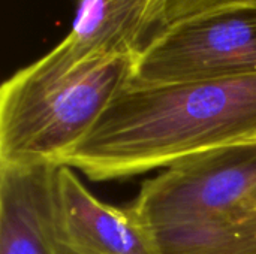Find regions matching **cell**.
Returning <instances> with one entry per match:
<instances>
[{"mask_svg":"<svg viewBox=\"0 0 256 254\" xmlns=\"http://www.w3.org/2000/svg\"><path fill=\"white\" fill-rule=\"evenodd\" d=\"M252 141L256 75L158 85L129 81L63 165L108 181Z\"/></svg>","mask_w":256,"mask_h":254,"instance_id":"6da1fadb","label":"cell"},{"mask_svg":"<svg viewBox=\"0 0 256 254\" xmlns=\"http://www.w3.org/2000/svg\"><path fill=\"white\" fill-rule=\"evenodd\" d=\"M132 204L159 254H256V141L166 168Z\"/></svg>","mask_w":256,"mask_h":254,"instance_id":"7a4b0ae2","label":"cell"},{"mask_svg":"<svg viewBox=\"0 0 256 254\" xmlns=\"http://www.w3.org/2000/svg\"><path fill=\"white\" fill-rule=\"evenodd\" d=\"M135 58H93L74 66L46 54L0 90V166H58L92 132L130 81Z\"/></svg>","mask_w":256,"mask_h":254,"instance_id":"3957f363","label":"cell"},{"mask_svg":"<svg viewBox=\"0 0 256 254\" xmlns=\"http://www.w3.org/2000/svg\"><path fill=\"white\" fill-rule=\"evenodd\" d=\"M256 75V7L212 15L158 37L134 64L144 85L222 81Z\"/></svg>","mask_w":256,"mask_h":254,"instance_id":"277c9868","label":"cell"},{"mask_svg":"<svg viewBox=\"0 0 256 254\" xmlns=\"http://www.w3.org/2000/svg\"><path fill=\"white\" fill-rule=\"evenodd\" d=\"M50 222L58 254H159L134 204L100 201L64 165L51 171Z\"/></svg>","mask_w":256,"mask_h":254,"instance_id":"5b68a950","label":"cell"},{"mask_svg":"<svg viewBox=\"0 0 256 254\" xmlns=\"http://www.w3.org/2000/svg\"><path fill=\"white\" fill-rule=\"evenodd\" d=\"M69 33L46 55L74 66L93 58L132 57L141 52L146 18L153 0H75Z\"/></svg>","mask_w":256,"mask_h":254,"instance_id":"8992f818","label":"cell"},{"mask_svg":"<svg viewBox=\"0 0 256 254\" xmlns=\"http://www.w3.org/2000/svg\"><path fill=\"white\" fill-rule=\"evenodd\" d=\"M54 166H0V254H58L50 222Z\"/></svg>","mask_w":256,"mask_h":254,"instance_id":"52a82bcc","label":"cell"},{"mask_svg":"<svg viewBox=\"0 0 256 254\" xmlns=\"http://www.w3.org/2000/svg\"><path fill=\"white\" fill-rule=\"evenodd\" d=\"M250 7H256V0H153L144 24L141 52L158 37L178 25L212 15Z\"/></svg>","mask_w":256,"mask_h":254,"instance_id":"ba28073f","label":"cell"}]
</instances>
